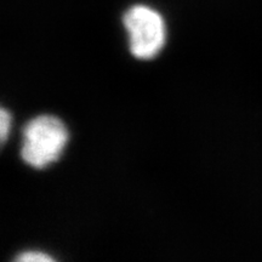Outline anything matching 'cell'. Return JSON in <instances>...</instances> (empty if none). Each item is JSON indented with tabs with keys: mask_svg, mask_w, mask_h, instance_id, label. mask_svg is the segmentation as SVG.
<instances>
[{
	"mask_svg": "<svg viewBox=\"0 0 262 262\" xmlns=\"http://www.w3.org/2000/svg\"><path fill=\"white\" fill-rule=\"evenodd\" d=\"M10 123H11V117H10L8 111L4 107H2V112H0V139H2V145H4L6 137H8Z\"/></svg>",
	"mask_w": 262,
	"mask_h": 262,
	"instance_id": "4",
	"label": "cell"
},
{
	"mask_svg": "<svg viewBox=\"0 0 262 262\" xmlns=\"http://www.w3.org/2000/svg\"><path fill=\"white\" fill-rule=\"evenodd\" d=\"M67 141L68 131L58 118H34L24 127L22 159L35 169L47 168L60 158Z\"/></svg>",
	"mask_w": 262,
	"mask_h": 262,
	"instance_id": "1",
	"label": "cell"
},
{
	"mask_svg": "<svg viewBox=\"0 0 262 262\" xmlns=\"http://www.w3.org/2000/svg\"><path fill=\"white\" fill-rule=\"evenodd\" d=\"M123 21L129 32L131 54L141 60L157 56L165 44L162 16L148 6L135 5L125 12Z\"/></svg>",
	"mask_w": 262,
	"mask_h": 262,
	"instance_id": "2",
	"label": "cell"
},
{
	"mask_svg": "<svg viewBox=\"0 0 262 262\" xmlns=\"http://www.w3.org/2000/svg\"><path fill=\"white\" fill-rule=\"evenodd\" d=\"M19 262H52L54 258L40 251H25L15 258Z\"/></svg>",
	"mask_w": 262,
	"mask_h": 262,
	"instance_id": "3",
	"label": "cell"
}]
</instances>
